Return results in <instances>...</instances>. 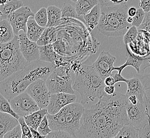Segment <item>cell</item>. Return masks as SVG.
<instances>
[{"mask_svg":"<svg viewBox=\"0 0 150 138\" xmlns=\"http://www.w3.org/2000/svg\"><path fill=\"white\" fill-rule=\"evenodd\" d=\"M111 2L115 4H120V3H125L126 2L127 0H108Z\"/></svg>","mask_w":150,"mask_h":138,"instance_id":"c3c4849f","label":"cell"},{"mask_svg":"<svg viewBox=\"0 0 150 138\" xmlns=\"http://www.w3.org/2000/svg\"><path fill=\"white\" fill-rule=\"evenodd\" d=\"M133 20H134V19H133V17L128 16V17H127V22H128V23H130V24H132V23H133Z\"/></svg>","mask_w":150,"mask_h":138,"instance_id":"681fc988","label":"cell"},{"mask_svg":"<svg viewBox=\"0 0 150 138\" xmlns=\"http://www.w3.org/2000/svg\"><path fill=\"white\" fill-rule=\"evenodd\" d=\"M0 112L8 113L18 120L20 118V116L18 115L12 108L10 101L1 94H0Z\"/></svg>","mask_w":150,"mask_h":138,"instance_id":"f1b7e54d","label":"cell"},{"mask_svg":"<svg viewBox=\"0 0 150 138\" xmlns=\"http://www.w3.org/2000/svg\"><path fill=\"white\" fill-rule=\"evenodd\" d=\"M38 130L40 134L42 135L43 138H45V136L48 135L52 131V130L51 129L50 127L47 115L44 118L43 120L41 122L38 127Z\"/></svg>","mask_w":150,"mask_h":138,"instance_id":"d6a6232c","label":"cell"},{"mask_svg":"<svg viewBox=\"0 0 150 138\" xmlns=\"http://www.w3.org/2000/svg\"><path fill=\"white\" fill-rule=\"evenodd\" d=\"M23 3L19 0H9V1L0 6L1 20L9 19L14 12L23 6Z\"/></svg>","mask_w":150,"mask_h":138,"instance_id":"d6986e66","label":"cell"},{"mask_svg":"<svg viewBox=\"0 0 150 138\" xmlns=\"http://www.w3.org/2000/svg\"><path fill=\"white\" fill-rule=\"evenodd\" d=\"M104 84L106 86H114L115 84V79L111 75L107 77L104 80Z\"/></svg>","mask_w":150,"mask_h":138,"instance_id":"7bdbcfd3","label":"cell"},{"mask_svg":"<svg viewBox=\"0 0 150 138\" xmlns=\"http://www.w3.org/2000/svg\"><path fill=\"white\" fill-rule=\"evenodd\" d=\"M47 138H73L72 135L66 131L62 130H53L45 136Z\"/></svg>","mask_w":150,"mask_h":138,"instance_id":"8d00e7d4","label":"cell"},{"mask_svg":"<svg viewBox=\"0 0 150 138\" xmlns=\"http://www.w3.org/2000/svg\"><path fill=\"white\" fill-rule=\"evenodd\" d=\"M40 60L49 63H54L55 61L60 56V54H59L54 49L53 44L40 46Z\"/></svg>","mask_w":150,"mask_h":138,"instance_id":"603a6c76","label":"cell"},{"mask_svg":"<svg viewBox=\"0 0 150 138\" xmlns=\"http://www.w3.org/2000/svg\"><path fill=\"white\" fill-rule=\"evenodd\" d=\"M23 132L20 124L13 129L6 133L3 138H22Z\"/></svg>","mask_w":150,"mask_h":138,"instance_id":"d590c367","label":"cell"},{"mask_svg":"<svg viewBox=\"0 0 150 138\" xmlns=\"http://www.w3.org/2000/svg\"><path fill=\"white\" fill-rule=\"evenodd\" d=\"M138 29L144 30L150 34V11L146 13L144 19Z\"/></svg>","mask_w":150,"mask_h":138,"instance_id":"74e56055","label":"cell"},{"mask_svg":"<svg viewBox=\"0 0 150 138\" xmlns=\"http://www.w3.org/2000/svg\"><path fill=\"white\" fill-rule=\"evenodd\" d=\"M140 80L141 81L142 84L144 87L145 91L150 89V74L146 75H137Z\"/></svg>","mask_w":150,"mask_h":138,"instance_id":"ab89813d","label":"cell"},{"mask_svg":"<svg viewBox=\"0 0 150 138\" xmlns=\"http://www.w3.org/2000/svg\"><path fill=\"white\" fill-rule=\"evenodd\" d=\"M71 1H72V2H74V3H76L78 0H70Z\"/></svg>","mask_w":150,"mask_h":138,"instance_id":"816d5d0a","label":"cell"},{"mask_svg":"<svg viewBox=\"0 0 150 138\" xmlns=\"http://www.w3.org/2000/svg\"><path fill=\"white\" fill-rule=\"evenodd\" d=\"M18 120L22 130V132H23L22 138H33L30 127L28 126L27 124L26 123L24 117L20 116V118H19Z\"/></svg>","mask_w":150,"mask_h":138,"instance_id":"836d02e7","label":"cell"},{"mask_svg":"<svg viewBox=\"0 0 150 138\" xmlns=\"http://www.w3.org/2000/svg\"><path fill=\"white\" fill-rule=\"evenodd\" d=\"M126 84L127 90L126 95L127 97L130 95H136L139 101L141 102L144 101L145 99L148 98L145 92L146 91L142 84L141 81L137 75L133 78L128 79Z\"/></svg>","mask_w":150,"mask_h":138,"instance_id":"e0dca14e","label":"cell"},{"mask_svg":"<svg viewBox=\"0 0 150 138\" xmlns=\"http://www.w3.org/2000/svg\"><path fill=\"white\" fill-rule=\"evenodd\" d=\"M128 103L126 94L115 92L110 98L100 99L97 103L112 121L121 128L129 124L127 113Z\"/></svg>","mask_w":150,"mask_h":138,"instance_id":"52a82bcc","label":"cell"},{"mask_svg":"<svg viewBox=\"0 0 150 138\" xmlns=\"http://www.w3.org/2000/svg\"><path fill=\"white\" fill-rule=\"evenodd\" d=\"M30 17H34L35 15L27 6H23L13 12L8 20L12 26L15 35L18 36L20 30L27 32V22Z\"/></svg>","mask_w":150,"mask_h":138,"instance_id":"5bb4252c","label":"cell"},{"mask_svg":"<svg viewBox=\"0 0 150 138\" xmlns=\"http://www.w3.org/2000/svg\"><path fill=\"white\" fill-rule=\"evenodd\" d=\"M75 75V82L72 88L81 95V104L94 101L96 98L99 100L106 99L112 96L104 92L106 85L104 80L96 73L92 65H83L81 69Z\"/></svg>","mask_w":150,"mask_h":138,"instance_id":"277c9868","label":"cell"},{"mask_svg":"<svg viewBox=\"0 0 150 138\" xmlns=\"http://www.w3.org/2000/svg\"><path fill=\"white\" fill-rule=\"evenodd\" d=\"M13 29L8 19L0 21V43H6L11 41L15 37Z\"/></svg>","mask_w":150,"mask_h":138,"instance_id":"7402d4cb","label":"cell"},{"mask_svg":"<svg viewBox=\"0 0 150 138\" xmlns=\"http://www.w3.org/2000/svg\"><path fill=\"white\" fill-rule=\"evenodd\" d=\"M36 23L41 27H47L48 23L47 11L45 8H42L35 14L34 17Z\"/></svg>","mask_w":150,"mask_h":138,"instance_id":"4dcf8cb0","label":"cell"},{"mask_svg":"<svg viewBox=\"0 0 150 138\" xmlns=\"http://www.w3.org/2000/svg\"><path fill=\"white\" fill-rule=\"evenodd\" d=\"M120 129L96 103L84 109L76 138H115Z\"/></svg>","mask_w":150,"mask_h":138,"instance_id":"7a4b0ae2","label":"cell"},{"mask_svg":"<svg viewBox=\"0 0 150 138\" xmlns=\"http://www.w3.org/2000/svg\"><path fill=\"white\" fill-rule=\"evenodd\" d=\"M139 138V129L128 124L122 127L115 138Z\"/></svg>","mask_w":150,"mask_h":138,"instance_id":"83f0119b","label":"cell"},{"mask_svg":"<svg viewBox=\"0 0 150 138\" xmlns=\"http://www.w3.org/2000/svg\"><path fill=\"white\" fill-rule=\"evenodd\" d=\"M57 38L58 33L55 27H46L40 39L37 42V43L39 46L53 44L57 42Z\"/></svg>","mask_w":150,"mask_h":138,"instance_id":"cb8c5ba5","label":"cell"},{"mask_svg":"<svg viewBox=\"0 0 150 138\" xmlns=\"http://www.w3.org/2000/svg\"><path fill=\"white\" fill-rule=\"evenodd\" d=\"M139 6L145 13L150 11V0H139Z\"/></svg>","mask_w":150,"mask_h":138,"instance_id":"60d3db41","label":"cell"},{"mask_svg":"<svg viewBox=\"0 0 150 138\" xmlns=\"http://www.w3.org/2000/svg\"><path fill=\"white\" fill-rule=\"evenodd\" d=\"M18 36L19 40L21 52L26 60L30 63L40 60V46L37 42L30 40L27 37V33L23 30H20L19 32Z\"/></svg>","mask_w":150,"mask_h":138,"instance_id":"7c38bea8","label":"cell"},{"mask_svg":"<svg viewBox=\"0 0 150 138\" xmlns=\"http://www.w3.org/2000/svg\"><path fill=\"white\" fill-rule=\"evenodd\" d=\"M127 98H128V100L130 101V103L133 105L137 104L138 101H139L138 98L137 97V96L135 95H130V96H128Z\"/></svg>","mask_w":150,"mask_h":138,"instance_id":"f6af8a7d","label":"cell"},{"mask_svg":"<svg viewBox=\"0 0 150 138\" xmlns=\"http://www.w3.org/2000/svg\"><path fill=\"white\" fill-rule=\"evenodd\" d=\"M19 124L17 118L8 113L0 112V138Z\"/></svg>","mask_w":150,"mask_h":138,"instance_id":"ac0fdd59","label":"cell"},{"mask_svg":"<svg viewBox=\"0 0 150 138\" xmlns=\"http://www.w3.org/2000/svg\"><path fill=\"white\" fill-rule=\"evenodd\" d=\"M101 17V7L98 3L86 15H83L84 21L90 30H92L98 25Z\"/></svg>","mask_w":150,"mask_h":138,"instance_id":"44dd1931","label":"cell"},{"mask_svg":"<svg viewBox=\"0 0 150 138\" xmlns=\"http://www.w3.org/2000/svg\"><path fill=\"white\" fill-rule=\"evenodd\" d=\"M72 72L70 66H57L46 79V84L52 94L65 92L75 94L72 88Z\"/></svg>","mask_w":150,"mask_h":138,"instance_id":"ba28073f","label":"cell"},{"mask_svg":"<svg viewBox=\"0 0 150 138\" xmlns=\"http://www.w3.org/2000/svg\"><path fill=\"white\" fill-rule=\"evenodd\" d=\"M139 138H150V122L139 129Z\"/></svg>","mask_w":150,"mask_h":138,"instance_id":"f35d334b","label":"cell"},{"mask_svg":"<svg viewBox=\"0 0 150 138\" xmlns=\"http://www.w3.org/2000/svg\"><path fill=\"white\" fill-rule=\"evenodd\" d=\"M48 15V23L47 27L59 26L61 20V9L54 6H48L47 8Z\"/></svg>","mask_w":150,"mask_h":138,"instance_id":"484cf974","label":"cell"},{"mask_svg":"<svg viewBox=\"0 0 150 138\" xmlns=\"http://www.w3.org/2000/svg\"><path fill=\"white\" fill-rule=\"evenodd\" d=\"M116 58L109 52L103 51L92 66L96 73L104 80L107 77L112 75L114 70V63Z\"/></svg>","mask_w":150,"mask_h":138,"instance_id":"4fadbf2b","label":"cell"},{"mask_svg":"<svg viewBox=\"0 0 150 138\" xmlns=\"http://www.w3.org/2000/svg\"><path fill=\"white\" fill-rule=\"evenodd\" d=\"M98 3V0H78L76 2L75 8L78 15L80 17L89 13Z\"/></svg>","mask_w":150,"mask_h":138,"instance_id":"4316f807","label":"cell"},{"mask_svg":"<svg viewBox=\"0 0 150 138\" xmlns=\"http://www.w3.org/2000/svg\"><path fill=\"white\" fill-rule=\"evenodd\" d=\"M61 17L62 18L77 19L79 18L75 6L69 4H64L61 9Z\"/></svg>","mask_w":150,"mask_h":138,"instance_id":"f546056e","label":"cell"},{"mask_svg":"<svg viewBox=\"0 0 150 138\" xmlns=\"http://www.w3.org/2000/svg\"><path fill=\"white\" fill-rule=\"evenodd\" d=\"M85 108L81 104L71 103L64 107L57 114L47 113V117L52 131L62 130L76 138L81 127V118Z\"/></svg>","mask_w":150,"mask_h":138,"instance_id":"8992f818","label":"cell"},{"mask_svg":"<svg viewBox=\"0 0 150 138\" xmlns=\"http://www.w3.org/2000/svg\"><path fill=\"white\" fill-rule=\"evenodd\" d=\"M56 68L55 64L38 60L29 63L25 69L0 82L1 94L8 101L26 91L30 84L38 79L46 81Z\"/></svg>","mask_w":150,"mask_h":138,"instance_id":"6da1fadb","label":"cell"},{"mask_svg":"<svg viewBox=\"0 0 150 138\" xmlns=\"http://www.w3.org/2000/svg\"><path fill=\"white\" fill-rule=\"evenodd\" d=\"M139 34V29L135 26H132L125 34L123 37L124 43L128 45L133 43Z\"/></svg>","mask_w":150,"mask_h":138,"instance_id":"1f68e13d","label":"cell"},{"mask_svg":"<svg viewBox=\"0 0 150 138\" xmlns=\"http://www.w3.org/2000/svg\"><path fill=\"white\" fill-rule=\"evenodd\" d=\"M26 92L36 102L40 109L47 108L51 93L47 87L45 81L38 79L28 87Z\"/></svg>","mask_w":150,"mask_h":138,"instance_id":"8fae6325","label":"cell"},{"mask_svg":"<svg viewBox=\"0 0 150 138\" xmlns=\"http://www.w3.org/2000/svg\"><path fill=\"white\" fill-rule=\"evenodd\" d=\"M15 112L20 116H26L40 109L38 104L26 91L9 101Z\"/></svg>","mask_w":150,"mask_h":138,"instance_id":"30bf717a","label":"cell"},{"mask_svg":"<svg viewBox=\"0 0 150 138\" xmlns=\"http://www.w3.org/2000/svg\"><path fill=\"white\" fill-rule=\"evenodd\" d=\"M146 13L141 8L137 9V12L134 17H133V22L132 26H135L137 28L141 26L144 19Z\"/></svg>","mask_w":150,"mask_h":138,"instance_id":"e575fe53","label":"cell"},{"mask_svg":"<svg viewBox=\"0 0 150 138\" xmlns=\"http://www.w3.org/2000/svg\"><path fill=\"white\" fill-rule=\"evenodd\" d=\"M115 87L114 86H105L104 87V92L109 95H112L115 93Z\"/></svg>","mask_w":150,"mask_h":138,"instance_id":"ee69618b","label":"cell"},{"mask_svg":"<svg viewBox=\"0 0 150 138\" xmlns=\"http://www.w3.org/2000/svg\"><path fill=\"white\" fill-rule=\"evenodd\" d=\"M137 12V9H136L135 7L132 6L128 9V16L130 17H134Z\"/></svg>","mask_w":150,"mask_h":138,"instance_id":"7dc6e473","label":"cell"},{"mask_svg":"<svg viewBox=\"0 0 150 138\" xmlns=\"http://www.w3.org/2000/svg\"><path fill=\"white\" fill-rule=\"evenodd\" d=\"M150 98H146L144 101H139L133 105L129 101L127 113L129 123L140 129L150 122Z\"/></svg>","mask_w":150,"mask_h":138,"instance_id":"9c48e42d","label":"cell"},{"mask_svg":"<svg viewBox=\"0 0 150 138\" xmlns=\"http://www.w3.org/2000/svg\"><path fill=\"white\" fill-rule=\"evenodd\" d=\"M127 52L126 54V61L123 65L119 66H115L114 70H116L119 73L121 74L124 69L127 66H132L135 69L138 75L144 74L145 70L148 67H150V58H136L130 52L127 45Z\"/></svg>","mask_w":150,"mask_h":138,"instance_id":"2e32d148","label":"cell"},{"mask_svg":"<svg viewBox=\"0 0 150 138\" xmlns=\"http://www.w3.org/2000/svg\"><path fill=\"white\" fill-rule=\"evenodd\" d=\"M111 75L115 79V84L118 83L119 82H124L125 83H127V81H128V79L124 78L121 75V74H120L119 73H115V74H114V75Z\"/></svg>","mask_w":150,"mask_h":138,"instance_id":"b9f144b4","label":"cell"},{"mask_svg":"<svg viewBox=\"0 0 150 138\" xmlns=\"http://www.w3.org/2000/svg\"><path fill=\"white\" fill-rule=\"evenodd\" d=\"M101 7L100 20L97 28L107 37H120L132 26L127 22L128 6L126 2L115 4L98 0Z\"/></svg>","mask_w":150,"mask_h":138,"instance_id":"3957f363","label":"cell"},{"mask_svg":"<svg viewBox=\"0 0 150 138\" xmlns=\"http://www.w3.org/2000/svg\"><path fill=\"white\" fill-rule=\"evenodd\" d=\"M9 0H0V4L1 5H3L6 3H7Z\"/></svg>","mask_w":150,"mask_h":138,"instance_id":"f907efd6","label":"cell"},{"mask_svg":"<svg viewBox=\"0 0 150 138\" xmlns=\"http://www.w3.org/2000/svg\"><path fill=\"white\" fill-rule=\"evenodd\" d=\"M76 99L77 96L75 94L65 92L52 94L49 104L46 108L48 113L51 115L55 114L64 107L70 104L75 103Z\"/></svg>","mask_w":150,"mask_h":138,"instance_id":"9a60e30c","label":"cell"},{"mask_svg":"<svg viewBox=\"0 0 150 138\" xmlns=\"http://www.w3.org/2000/svg\"><path fill=\"white\" fill-rule=\"evenodd\" d=\"M29 64L21 52L17 35L10 42L1 44L0 82L15 72L25 69Z\"/></svg>","mask_w":150,"mask_h":138,"instance_id":"5b68a950","label":"cell"},{"mask_svg":"<svg viewBox=\"0 0 150 138\" xmlns=\"http://www.w3.org/2000/svg\"><path fill=\"white\" fill-rule=\"evenodd\" d=\"M45 27L40 26L35 21L34 17H30L27 22V35L30 40L37 42L43 34Z\"/></svg>","mask_w":150,"mask_h":138,"instance_id":"ffe728a7","label":"cell"},{"mask_svg":"<svg viewBox=\"0 0 150 138\" xmlns=\"http://www.w3.org/2000/svg\"><path fill=\"white\" fill-rule=\"evenodd\" d=\"M30 130H31V132H32V134L33 138H43L42 135L40 134L38 130L34 129L30 127Z\"/></svg>","mask_w":150,"mask_h":138,"instance_id":"bcb514c9","label":"cell"},{"mask_svg":"<svg viewBox=\"0 0 150 138\" xmlns=\"http://www.w3.org/2000/svg\"><path fill=\"white\" fill-rule=\"evenodd\" d=\"M47 113L48 112L47 108L40 109L30 115L25 116L24 118L26 123L28 125L29 127L38 130L41 122Z\"/></svg>","mask_w":150,"mask_h":138,"instance_id":"d4e9b609","label":"cell"}]
</instances>
